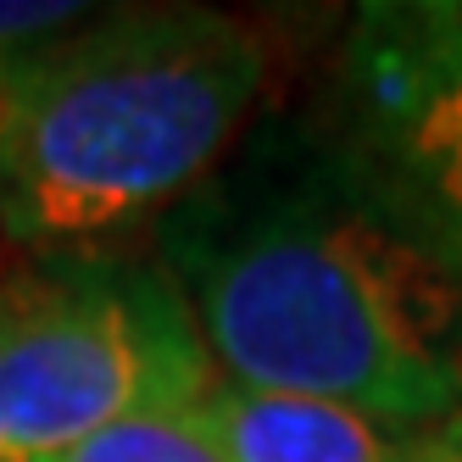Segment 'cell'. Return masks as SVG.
I'll return each mask as SVG.
<instances>
[{"label": "cell", "mask_w": 462, "mask_h": 462, "mask_svg": "<svg viewBox=\"0 0 462 462\" xmlns=\"http://www.w3.org/2000/svg\"><path fill=\"white\" fill-rule=\"evenodd\" d=\"M262 89L268 40L235 12H89L0 79V235L112 251L223 168Z\"/></svg>", "instance_id": "cell-2"}, {"label": "cell", "mask_w": 462, "mask_h": 462, "mask_svg": "<svg viewBox=\"0 0 462 462\" xmlns=\"http://www.w3.org/2000/svg\"><path fill=\"white\" fill-rule=\"evenodd\" d=\"M45 462H228V457L189 423V412H162V418L117 423L106 435H95L61 457H45Z\"/></svg>", "instance_id": "cell-6"}, {"label": "cell", "mask_w": 462, "mask_h": 462, "mask_svg": "<svg viewBox=\"0 0 462 462\" xmlns=\"http://www.w3.org/2000/svg\"><path fill=\"white\" fill-rule=\"evenodd\" d=\"M217 384L162 262L40 256L0 284V462H45L134 418L189 412Z\"/></svg>", "instance_id": "cell-3"}, {"label": "cell", "mask_w": 462, "mask_h": 462, "mask_svg": "<svg viewBox=\"0 0 462 462\" xmlns=\"http://www.w3.org/2000/svg\"><path fill=\"white\" fill-rule=\"evenodd\" d=\"M446 429H451V435H457V440H462V407H457V418H451V423H446Z\"/></svg>", "instance_id": "cell-9"}, {"label": "cell", "mask_w": 462, "mask_h": 462, "mask_svg": "<svg viewBox=\"0 0 462 462\" xmlns=\"http://www.w3.org/2000/svg\"><path fill=\"white\" fill-rule=\"evenodd\" d=\"M95 6H56V0H0V79H6L23 56H34L40 45L61 40L68 28H79Z\"/></svg>", "instance_id": "cell-7"}, {"label": "cell", "mask_w": 462, "mask_h": 462, "mask_svg": "<svg viewBox=\"0 0 462 462\" xmlns=\"http://www.w3.org/2000/svg\"><path fill=\"white\" fill-rule=\"evenodd\" d=\"M189 423L228 462H407L412 446V435H395L351 407L223 379L189 407Z\"/></svg>", "instance_id": "cell-5"}, {"label": "cell", "mask_w": 462, "mask_h": 462, "mask_svg": "<svg viewBox=\"0 0 462 462\" xmlns=\"http://www.w3.org/2000/svg\"><path fill=\"white\" fill-rule=\"evenodd\" d=\"M407 462H462V440L451 429H429V435H412Z\"/></svg>", "instance_id": "cell-8"}, {"label": "cell", "mask_w": 462, "mask_h": 462, "mask_svg": "<svg viewBox=\"0 0 462 462\" xmlns=\"http://www.w3.org/2000/svg\"><path fill=\"white\" fill-rule=\"evenodd\" d=\"M340 151L462 268V0L356 12L340 56Z\"/></svg>", "instance_id": "cell-4"}, {"label": "cell", "mask_w": 462, "mask_h": 462, "mask_svg": "<svg viewBox=\"0 0 462 462\" xmlns=\"http://www.w3.org/2000/svg\"><path fill=\"white\" fill-rule=\"evenodd\" d=\"M223 384L335 402L395 435L462 407V268L340 145L256 151L156 223Z\"/></svg>", "instance_id": "cell-1"}]
</instances>
